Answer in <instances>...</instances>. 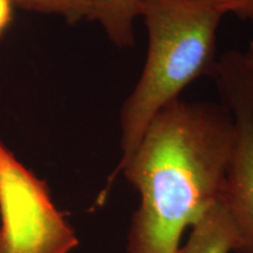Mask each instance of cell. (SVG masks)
I'll return each instance as SVG.
<instances>
[{
	"label": "cell",
	"mask_w": 253,
	"mask_h": 253,
	"mask_svg": "<svg viewBox=\"0 0 253 253\" xmlns=\"http://www.w3.org/2000/svg\"><path fill=\"white\" fill-rule=\"evenodd\" d=\"M242 53H243V56H244L246 65L249 66L250 71H251L252 74H253V38H252V40L249 42V45H248V47H246V49Z\"/></svg>",
	"instance_id": "30bf717a"
},
{
	"label": "cell",
	"mask_w": 253,
	"mask_h": 253,
	"mask_svg": "<svg viewBox=\"0 0 253 253\" xmlns=\"http://www.w3.org/2000/svg\"><path fill=\"white\" fill-rule=\"evenodd\" d=\"M212 79L233 122V144L218 199L237 237L236 253H253V74L240 50L219 56Z\"/></svg>",
	"instance_id": "277c9868"
},
{
	"label": "cell",
	"mask_w": 253,
	"mask_h": 253,
	"mask_svg": "<svg viewBox=\"0 0 253 253\" xmlns=\"http://www.w3.org/2000/svg\"><path fill=\"white\" fill-rule=\"evenodd\" d=\"M224 14H233L253 23V0H214Z\"/></svg>",
	"instance_id": "ba28073f"
},
{
	"label": "cell",
	"mask_w": 253,
	"mask_h": 253,
	"mask_svg": "<svg viewBox=\"0 0 253 253\" xmlns=\"http://www.w3.org/2000/svg\"><path fill=\"white\" fill-rule=\"evenodd\" d=\"M188 242L176 253L236 252L237 237L225 208L217 199L191 227Z\"/></svg>",
	"instance_id": "5b68a950"
},
{
	"label": "cell",
	"mask_w": 253,
	"mask_h": 253,
	"mask_svg": "<svg viewBox=\"0 0 253 253\" xmlns=\"http://www.w3.org/2000/svg\"><path fill=\"white\" fill-rule=\"evenodd\" d=\"M224 15L214 0H141L138 18L148 32L147 58L122 104L121 160L113 173L134 153L161 110L179 100L197 79L213 77L219 60L217 33Z\"/></svg>",
	"instance_id": "7a4b0ae2"
},
{
	"label": "cell",
	"mask_w": 253,
	"mask_h": 253,
	"mask_svg": "<svg viewBox=\"0 0 253 253\" xmlns=\"http://www.w3.org/2000/svg\"><path fill=\"white\" fill-rule=\"evenodd\" d=\"M12 2L31 11L61 15L71 24L90 19L91 14V0H12Z\"/></svg>",
	"instance_id": "52a82bcc"
},
{
	"label": "cell",
	"mask_w": 253,
	"mask_h": 253,
	"mask_svg": "<svg viewBox=\"0 0 253 253\" xmlns=\"http://www.w3.org/2000/svg\"><path fill=\"white\" fill-rule=\"evenodd\" d=\"M141 0H91V20L97 21L113 45L130 48L136 45L135 24Z\"/></svg>",
	"instance_id": "8992f818"
},
{
	"label": "cell",
	"mask_w": 253,
	"mask_h": 253,
	"mask_svg": "<svg viewBox=\"0 0 253 253\" xmlns=\"http://www.w3.org/2000/svg\"><path fill=\"white\" fill-rule=\"evenodd\" d=\"M12 0H0V34L5 30L12 17Z\"/></svg>",
	"instance_id": "9c48e42d"
},
{
	"label": "cell",
	"mask_w": 253,
	"mask_h": 253,
	"mask_svg": "<svg viewBox=\"0 0 253 253\" xmlns=\"http://www.w3.org/2000/svg\"><path fill=\"white\" fill-rule=\"evenodd\" d=\"M78 244L46 183L0 140V253H69Z\"/></svg>",
	"instance_id": "3957f363"
},
{
	"label": "cell",
	"mask_w": 253,
	"mask_h": 253,
	"mask_svg": "<svg viewBox=\"0 0 253 253\" xmlns=\"http://www.w3.org/2000/svg\"><path fill=\"white\" fill-rule=\"evenodd\" d=\"M233 144L223 104L177 100L145 129L120 173L140 195L128 232V253H176L184 231L219 197Z\"/></svg>",
	"instance_id": "6da1fadb"
}]
</instances>
